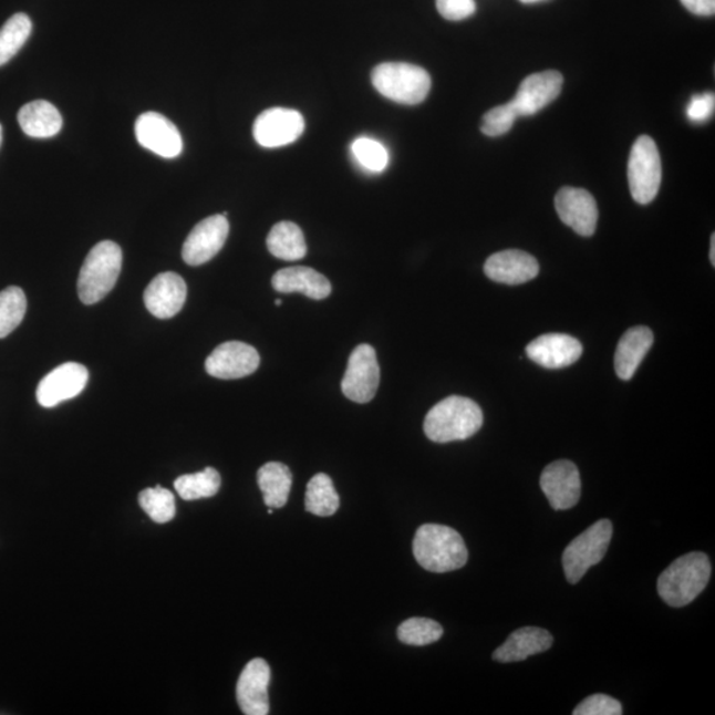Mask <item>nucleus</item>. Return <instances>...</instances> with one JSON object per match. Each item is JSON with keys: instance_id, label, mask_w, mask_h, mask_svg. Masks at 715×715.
Listing matches in <instances>:
<instances>
[{"instance_id": "79ce46f5", "label": "nucleus", "mask_w": 715, "mask_h": 715, "mask_svg": "<svg viewBox=\"0 0 715 715\" xmlns=\"http://www.w3.org/2000/svg\"><path fill=\"white\" fill-rule=\"evenodd\" d=\"M280 305H281V300H276V307H280Z\"/></svg>"}, {"instance_id": "423d86ee", "label": "nucleus", "mask_w": 715, "mask_h": 715, "mask_svg": "<svg viewBox=\"0 0 715 715\" xmlns=\"http://www.w3.org/2000/svg\"><path fill=\"white\" fill-rule=\"evenodd\" d=\"M613 535V526L610 519L590 526L589 529L572 539L563 552V569L569 583L577 584L586 576L592 566L602 562L609 550Z\"/></svg>"}, {"instance_id": "ea45409f", "label": "nucleus", "mask_w": 715, "mask_h": 715, "mask_svg": "<svg viewBox=\"0 0 715 715\" xmlns=\"http://www.w3.org/2000/svg\"><path fill=\"white\" fill-rule=\"evenodd\" d=\"M519 2H522L525 4H532V3L543 2V0H519Z\"/></svg>"}, {"instance_id": "f8f14e48", "label": "nucleus", "mask_w": 715, "mask_h": 715, "mask_svg": "<svg viewBox=\"0 0 715 715\" xmlns=\"http://www.w3.org/2000/svg\"><path fill=\"white\" fill-rule=\"evenodd\" d=\"M563 76L557 71H545L526 77L516 97L509 101L517 117H528L541 112L562 92Z\"/></svg>"}, {"instance_id": "393cba45", "label": "nucleus", "mask_w": 715, "mask_h": 715, "mask_svg": "<svg viewBox=\"0 0 715 715\" xmlns=\"http://www.w3.org/2000/svg\"><path fill=\"white\" fill-rule=\"evenodd\" d=\"M258 484L268 508L280 509L288 502L293 476L287 465L268 463L258 472Z\"/></svg>"}, {"instance_id": "a19ab883", "label": "nucleus", "mask_w": 715, "mask_h": 715, "mask_svg": "<svg viewBox=\"0 0 715 715\" xmlns=\"http://www.w3.org/2000/svg\"><path fill=\"white\" fill-rule=\"evenodd\" d=\"M2 141H3V129H2V125H0V146H2Z\"/></svg>"}, {"instance_id": "b1692460", "label": "nucleus", "mask_w": 715, "mask_h": 715, "mask_svg": "<svg viewBox=\"0 0 715 715\" xmlns=\"http://www.w3.org/2000/svg\"><path fill=\"white\" fill-rule=\"evenodd\" d=\"M18 121L27 136L32 138H51L63 127L62 114L44 100L25 104L18 113Z\"/></svg>"}, {"instance_id": "f704fd0d", "label": "nucleus", "mask_w": 715, "mask_h": 715, "mask_svg": "<svg viewBox=\"0 0 715 715\" xmlns=\"http://www.w3.org/2000/svg\"><path fill=\"white\" fill-rule=\"evenodd\" d=\"M623 714L622 704L605 694H593L587 697L573 711V715H620Z\"/></svg>"}, {"instance_id": "9d476101", "label": "nucleus", "mask_w": 715, "mask_h": 715, "mask_svg": "<svg viewBox=\"0 0 715 715\" xmlns=\"http://www.w3.org/2000/svg\"><path fill=\"white\" fill-rule=\"evenodd\" d=\"M90 371L83 364L69 362L53 369L40 381L37 400L40 406L52 408L83 393Z\"/></svg>"}, {"instance_id": "20e7f679", "label": "nucleus", "mask_w": 715, "mask_h": 715, "mask_svg": "<svg viewBox=\"0 0 715 715\" xmlns=\"http://www.w3.org/2000/svg\"><path fill=\"white\" fill-rule=\"evenodd\" d=\"M123 268V249L116 242L104 240L91 249L81 268L77 281L80 300L93 305L116 286Z\"/></svg>"}, {"instance_id": "f3484780", "label": "nucleus", "mask_w": 715, "mask_h": 715, "mask_svg": "<svg viewBox=\"0 0 715 715\" xmlns=\"http://www.w3.org/2000/svg\"><path fill=\"white\" fill-rule=\"evenodd\" d=\"M271 683V667L266 660L249 661L241 672L236 697L246 715H267L269 713L268 687Z\"/></svg>"}, {"instance_id": "58836bf2", "label": "nucleus", "mask_w": 715, "mask_h": 715, "mask_svg": "<svg viewBox=\"0 0 715 715\" xmlns=\"http://www.w3.org/2000/svg\"><path fill=\"white\" fill-rule=\"evenodd\" d=\"M711 261L714 267L715 266V235L714 234L712 236V241H711Z\"/></svg>"}, {"instance_id": "bb28decb", "label": "nucleus", "mask_w": 715, "mask_h": 715, "mask_svg": "<svg viewBox=\"0 0 715 715\" xmlns=\"http://www.w3.org/2000/svg\"><path fill=\"white\" fill-rule=\"evenodd\" d=\"M305 508L319 517H330L339 510L340 496L335 491L332 478L325 474L312 477L307 488Z\"/></svg>"}, {"instance_id": "a878e982", "label": "nucleus", "mask_w": 715, "mask_h": 715, "mask_svg": "<svg viewBox=\"0 0 715 715\" xmlns=\"http://www.w3.org/2000/svg\"><path fill=\"white\" fill-rule=\"evenodd\" d=\"M267 247L274 258L296 261L305 258L308 248L301 228L292 221H280L267 238Z\"/></svg>"}, {"instance_id": "e433bc0d", "label": "nucleus", "mask_w": 715, "mask_h": 715, "mask_svg": "<svg viewBox=\"0 0 715 715\" xmlns=\"http://www.w3.org/2000/svg\"><path fill=\"white\" fill-rule=\"evenodd\" d=\"M714 107V93L706 92L696 94V96L692 97L690 105H687L686 116L694 124H703L713 117Z\"/></svg>"}, {"instance_id": "6e6552de", "label": "nucleus", "mask_w": 715, "mask_h": 715, "mask_svg": "<svg viewBox=\"0 0 715 715\" xmlns=\"http://www.w3.org/2000/svg\"><path fill=\"white\" fill-rule=\"evenodd\" d=\"M381 383V369L373 346L360 345L349 357L341 387L348 400L369 403L374 400Z\"/></svg>"}, {"instance_id": "412c9836", "label": "nucleus", "mask_w": 715, "mask_h": 715, "mask_svg": "<svg viewBox=\"0 0 715 715\" xmlns=\"http://www.w3.org/2000/svg\"><path fill=\"white\" fill-rule=\"evenodd\" d=\"M552 642L550 632L538 626H524L511 633L506 642L498 646L494 660L498 663H517L535 654L549 651Z\"/></svg>"}, {"instance_id": "6ab92c4d", "label": "nucleus", "mask_w": 715, "mask_h": 715, "mask_svg": "<svg viewBox=\"0 0 715 715\" xmlns=\"http://www.w3.org/2000/svg\"><path fill=\"white\" fill-rule=\"evenodd\" d=\"M526 354L539 366L558 370L576 363L583 354V346L568 334H543L529 343Z\"/></svg>"}, {"instance_id": "5701e85b", "label": "nucleus", "mask_w": 715, "mask_h": 715, "mask_svg": "<svg viewBox=\"0 0 715 715\" xmlns=\"http://www.w3.org/2000/svg\"><path fill=\"white\" fill-rule=\"evenodd\" d=\"M651 329L635 327L626 330L615 353V370L620 380L630 381L653 345Z\"/></svg>"}, {"instance_id": "7ed1b4c3", "label": "nucleus", "mask_w": 715, "mask_h": 715, "mask_svg": "<svg viewBox=\"0 0 715 715\" xmlns=\"http://www.w3.org/2000/svg\"><path fill=\"white\" fill-rule=\"evenodd\" d=\"M712 577L709 557L694 551L674 561L661 573L657 591L667 605L680 609L691 604L706 589Z\"/></svg>"}, {"instance_id": "2eb2a0df", "label": "nucleus", "mask_w": 715, "mask_h": 715, "mask_svg": "<svg viewBox=\"0 0 715 715\" xmlns=\"http://www.w3.org/2000/svg\"><path fill=\"white\" fill-rule=\"evenodd\" d=\"M539 484L551 508L556 510L572 509L582 495V481L577 465L568 460L548 465Z\"/></svg>"}, {"instance_id": "2f4dec72", "label": "nucleus", "mask_w": 715, "mask_h": 715, "mask_svg": "<svg viewBox=\"0 0 715 715\" xmlns=\"http://www.w3.org/2000/svg\"><path fill=\"white\" fill-rule=\"evenodd\" d=\"M444 630L435 620L411 618L397 629V638L403 644L424 646L434 644L443 636Z\"/></svg>"}, {"instance_id": "7c9ffc66", "label": "nucleus", "mask_w": 715, "mask_h": 715, "mask_svg": "<svg viewBox=\"0 0 715 715\" xmlns=\"http://www.w3.org/2000/svg\"><path fill=\"white\" fill-rule=\"evenodd\" d=\"M141 508L157 524H167L177 515V505L170 490L155 487L141 491L138 496Z\"/></svg>"}, {"instance_id": "aec40b11", "label": "nucleus", "mask_w": 715, "mask_h": 715, "mask_svg": "<svg viewBox=\"0 0 715 715\" xmlns=\"http://www.w3.org/2000/svg\"><path fill=\"white\" fill-rule=\"evenodd\" d=\"M485 274L490 280L506 286H521L539 273V265L535 256L518 249H506V251L491 255L484 266Z\"/></svg>"}, {"instance_id": "a211bd4d", "label": "nucleus", "mask_w": 715, "mask_h": 715, "mask_svg": "<svg viewBox=\"0 0 715 715\" xmlns=\"http://www.w3.org/2000/svg\"><path fill=\"white\" fill-rule=\"evenodd\" d=\"M187 299V286L179 274L160 273L145 290V305L159 320L173 319L184 308Z\"/></svg>"}, {"instance_id": "0eeeda50", "label": "nucleus", "mask_w": 715, "mask_h": 715, "mask_svg": "<svg viewBox=\"0 0 715 715\" xmlns=\"http://www.w3.org/2000/svg\"><path fill=\"white\" fill-rule=\"evenodd\" d=\"M629 182L633 200L647 205L657 197L661 185V159L657 145L642 136L632 146L629 160Z\"/></svg>"}, {"instance_id": "473e14b6", "label": "nucleus", "mask_w": 715, "mask_h": 715, "mask_svg": "<svg viewBox=\"0 0 715 715\" xmlns=\"http://www.w3.org/2000/svg\"><path fill=\"white\" fill-rule=\"evenodd\" d=\"M356 164L370 173H382L388 166L387 148L370 137H360L352 144Z\"/></svg>"}, {"instance_id": "c9c22d12", "label": "nucleus", "mask_w": 715, "mask_h": 715, "mask_svg": "<svg viewBox=\"0 0 715 715\" xmlns=\"http://www.w3.org/2000/svg\"><path fill=\"white\" fill-rule=\"evenodd\" d=\"M438 13L450 22H460L477 10L475 0H436Z\"/></svg>"}, {"instance_id": "4468645a", "label": "nucleus", "mask_w": 715, "mask_h": 715, "mask_svg": "<svg viewBox=\"0 0 715 715\" xmlns=\"http://www.w3.org/2000/svg\"><path fill=\"white\" fill-rule=\"evenodd\" d=\"M138 144L167 159L177 158L184 151L178 127L157 112L141 114L136 121Z\"/></svg>"}, {"instance_id": "72a5a7b5", "label": "nucleus", "mask_w": 715, "mask_h": 715, "mask_svg": "<svg viewBox=\"0 0 715 715\" xmlns=\"http://www.w3.org/2000/svg\"><path fill=\"white\" fill-rule=\"evenodd\" d=\"M517 118V114L509 103L496 106L484 114L481 132L488 137L504 136L511 129Z\"/></svg>"}, {"instance_id": "4c0bfd02", "label": "nucleus", "mask_w": 715, "mask_h": 715, "mask_svg": "<svg viewBox=\"0 0 715 715\" xmlns=\"http://www.w3.org/2000/svg\"><path fill=\"white\" fill-rule=\"evenodd\" d=\"M687 11L698 17H712L715 12V0H681Z\"/></svg>"}, {"instance_id": "cd10ccee", "label": "nucleus", "mask_w": 715, "mask_h": 715, "mask_svg": "<svg viewBox=\"0 0 715 715\" xmlns=\"http://www.w3.org/2000/svg\"><path fill=\"white\" fill-rule=\"evenodd\" d=\"M221 478L219 472L207 467L194 475H184L174 483L175 490L186 501L200 500L218 495Z\"/></svg>"}, {"instance_id": "dca6fc26", "label": "nucleus", "mask_w": 715, "mask_h": 715, "mask_svg": "<svg viewBox=\"0 0 715 715\" xmlns=\"http://www.w3.org/2000/svg\"><path fill=\"white\" fill-rule=\"evenodd\" d=\"M556 208L559 218L578 235L592 236L598 222V206L595 199L583 188L563 187L556 197Z\"/></svg>"}, {"instance_id": "f03ea898", "label": "nucleus", "mask_w": 715, "mask_h": 715, "mask_svg": "<svg viewBox=\"0 0 715 715\" xmlns=\"http://www.w3.org/2000/svg\"><path fill=\"white\" fill-rule=\"evenodd\" d=\"M413 548L417 563L431 572L455 571L468 562V550L463 537L448 526H421L416 531Z\"/></svg>"}, {"instance_id": "c85d7f7f", "label": "nucleus", "mask_w": 715, "mask_h": 715, "mask_svg": "<svg viewBox=\"0 0 715 715\" xmlns=\"http://www.w3.org/2000/svg\"><path fill=\"white\" fill-rule=\"evenodd\" d=\"M31 32L32 22L25 13H15L7 20L0 29V66L9 63L22 50Z\"/></svg>"}, {"instance_id": "1a4fd4ad", "label": "nucleus", "mask_w": 715, "mask_h": 715, "mask_svg": "<svg viewBox=\"0 0 715 715\" xmlns=\"http://www.w3.org/2000/svg\"><path fill=\"white\" fill-rule=\"evenodd\" d=\"M305 131L300 112L287 107H271L260 114L253 124V137L262 147L276 148L296 143Z\"/></svg>"}, {"instance_id": "9b49d317", "label": "nucleus", "mask_w": 715, "mask_h": 715, "mask_svg": "<svg viewBox=\"0 0 715 715\" xmlns=\"http://www.w3.org/2000/svg\"><path fill=\"white\" fill-rule=\"evenodd\" d=\"M229 234V222L226 216L214 215L198 222L187 236L182 258L188 266L206 265L220 252Z\"/></svg>"}, {"instance_id": "4be33fe9", "label": "nucleus", "mask_w": 715, "mask_h": 715, "mask_svg": "<svg viewBox=\"0 0 715 715\" xmlns=\"http://www.w3.org/2000/svg\"><path fill=\"white\" fill-rule=\"evenodd\" d=\"M272 286L280 293H302L313 300H323L332 293L325 276L308 267L281 269L273 276Z\"/></svg>"}, {"instance_id": "f257e3e1", "label": "nucleus", "mask_w": 715, "mask_h": 715, "mask_svg": "<svg viewBox=\"0 0 715 715\" xmlns=\"http://www.w3.org/2000/svg\"><path fill=\"white\" fill-rule=\"evenodd\" d=\"M483 422V411L477 403L454 395L431 408L424 421V432L435 443L467 441L480 431Z\"/></svg>"}, {"instance_id": "39448f33", "label": "nucleus", "mask_w": 715, "mask_h": 715, "mask_svg": "<svg viewBox=\"0 0 715 715\" xmlns=\"http://www.w3.org/2000/svg\"><path fill=\"white\" fill-rule=\"evenodd\" d=\"M371 81L382 96L403 105H417L427 99L429 73L408 63H383L371 72Z\"/></svg>"}, {"instance_id": "c756f323", "label": "nucleus", "mask_w": 715, "mask_h": 715, "mask_svg": "<svg viewBox=\"0 0 715 715\" xmlns=\"http://www.w3.org/2000/svg\"><path fill=\"white\" fill-rule=\"evenodd\" d=\"M25 312L27 299L22 289L9 287L0 292V340L22 323Z\"/></svg>"}, {"instance_id": "ddd939ff", "label": "nucleus", "mask_w": 715, "mask_h": 715, "mask_svg": "<svg viewBox=\"0 0 715 715\" xmlns=\"http://www.w3.org/2000/svg\"><path fill=\"white\" fill-rule=\"evenodd\" d=\"M260 364L258 350L245 342L221 343L206 360V371L218 380H240L255 373Z\"/></svg>"}]
</instances>
